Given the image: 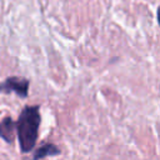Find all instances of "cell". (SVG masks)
<instances>
[{"label":"cell","mask_w":160,"mask_h":160,"mask_svg":"<svg viewBox=\"0 0 160 160\" xmlns=\"http://www.w3.org/2000/svg\"><path fill=\"white\" fill-rule=\"evenodd\" d=\"M156 19H158V24H159V26H160V6H159L158 10H156Z\"/></svg>","instance_id":"obj_5"},{"label":"cell","mask_w":160,"mask_h":160,"mask_svg":"<svg viewBox=\"0 0 160 160\" xmlns=\"http://www.w3.org/2000/svg\"><path fill=\"white\" fill-rule=\"evenodd\" d=\"M40 122L41 115L39 105H26L22 108L16 120V134L21 152L26 154L34 150L39 135Z\"/></svg>","instance_id":"obj_1"},{"label":"cell","mask_w":160,"mask_h":160,"mask_svg":"<svg viewBox=\"0 0 160 160\" xmlns=\"http://www.w3.org/2000/svg\"><path fill=\"white\" fill-rule=\"evenodd\" d=\"M0 136L8 144H12L16 134V121L12 120L11 116H6L0 122Z\"/></svg>","instance_id":"obj_3"},{"label":"cell","mask_w":160,"mask_h":160,"mask_svg":"<svg viewBox=\"0 0 160 160\" xmlns=\"http://www.w3.org/2000/svg\"><path fill=\"white\" fill-rule=\"evenodd\" d=\"M29 86H30L29 79L20 76H9L0 82V92L5 95L15 92L19 98L26 99L29 96Z\"/></svg>","instance_id":"obj_2"},{"label":"cell","mask_w":160,"mask_h":160,"mask_svg":"<svg viewBox=\"0 0 160 160\" xmlns=\"http://www.w3.org/2000/svg\"><path fill=\"white\" fill-rule=\"evenodd\" d=\"M0 114H1V112H0Z\"/></svg>","instance_id":"obj_6"},{"label":"cell","mask_w":160,"mask_h":160,"mask_svg":"<svg viewBox=\"0 0 160 160\" xmlns=\"http://www.w3.org/2000/svg\"><path fill=\"white\" fill-rule=\"evenodd\" d=\"M61 152V150L52 142H42L40 146H38L35 149V151L32 152V156L30 160H41L45 159L48 156H55L59 155Z\"/></svg>","instance_id":"obj_4"}]
</instances>
